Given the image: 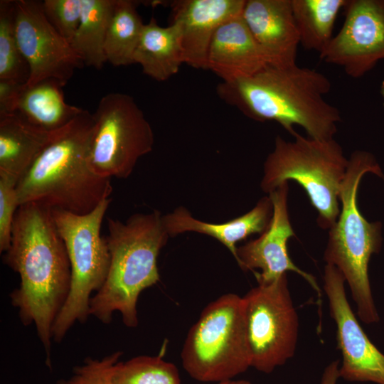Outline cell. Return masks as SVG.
<instances>
[{
    "mask_svg": "<svg viewBox=\"0 0 384 384\" xmlns=\"http://www.w3.org/2000/svg\"><path fill=\"white\" fill-rule=\"evenodd\" d=\"M65 85L55 79H46L31 86L25 85L14 112L48 132L63 128L83 110L65 101Z\"/></svg>",
    "mask_w": 384,
    "mask_h": 384,
    "instance_id": "cell-21",
    "label": "cell"
},
{
    "mask_svg": "<svg viewBox=\"0 0 384 384\" xmlns=\"http://www.w3.org/2000/svg\"><path fill=\"white\" fill-rule=\"evenodd\" d=\"M181 357L190 377L204 383L232 380L251 367L242 297L225 294L208 304L190 329Z\"/></svg>",
    "mask_w": 384,
    "mask_h": 384,
    "instance_id": "cell-7",
    "label": "cell"
},
{
    "mask_svg": "<svg viewBox=\"0 0 384 384\" xmlns=\"http://www.w3.org/2000/svg\"><path fill=\"white\" fill-rule=\"evenodd\" d=\"M242 16L267 64H297L299 36L292 0H245Z\"/></svg>",
    "mask_w": 384,
    "mask_h": 384,
    "instance_id": "cell-16",
    "label": "cell"
},
{
    "mask_svg": "<svg viewBox=\"0 0 384 384\" xmlns=\"http://www.w3.org/2000/svg\"><path fill=\"white\" fill-rule=\"evenodd\" d=\"M122 351H115L102 358L87 357L82 365L73 368V375L65 384H113L114 368Z\"/></svg>",
    "mask_w": 384,
    "mask_h": 384,
    "instance_id": "cell-28",
    "label": "cell"
},
{
    "mask_svg": "<svg viewBox=\"0 0 384 384\" xmlns=\"http://www.w3.org/2000/svg\"><path fill=\"white\" fill-rule=\"evenodd\" d=\"M107 228L109 271L90 299V315L109 324L117 311L126 326L134 328L139 323L138 298L159 282L157 259L169 235L156 210L133 214L125 222L108 218Z\"/></svg>",
    "mask_w": 384,
    "mask_h": 384,
    "instance_id": "cell-4",
    "label": "cell"
},
{
    "mask_svg": "<svg viewBox=\"0 0 384 384\" xmlns=\"http://www.w3.org/2000/svg\"><path fill=\"white\" fill-rule=\"evenodd\" d=\"M113 384H181L177 367L161 356H139L116 363Z\"/></svg>",
    "mask_w": 384,
    "mask_h": 384,
    "instance_id": "cell-25",
    "label": "cell"
},
{
    "mask_svg": "<svg viewBox=\"0 0 384 384\" xmlns=\"http://www.w3.org/2000/svg\"><path fill=\"white\" fill-rule=\"evenodd\" d=\"M25 85L15 80H0V114L15 112Z\"/></svg>",
    "mask_w": 384,
    "mask_h": 384,
    "instance_id": "cell-30",
    "label": "cell"
},
{
    "mask_svg": "<svg viewBox=\"0 0 384 384\" xmlns=\"http://www.w3.org/2000/svg\"><path fill=\"white\" fill-rule=\"evenodd\" d=\"M133 61L142 66L145 75L157 81L166 80L176 74L184 63L177 24L171 23L162 27L152 17L144 25Z\"/></svg>",
    "mask_w": 384,
    "mask_h": 384,
    "instance_id": "cell-20",
    "label": "cell"
},
{
    "mask_svg": "<svg viewBox=\"0 0 384 384\" xmlns=\"http://www.w3.org/2000/svg\"><path fill=\"white\" fill-rule=\"evenodd\" d=\"M110 198L86 214L51 209L70 264L71 287L68 297L53 327V341L60 343L76 322L84 324L90 315V299L105 282L110 255L102 223Z\"/></svg>",
    "mask_w": 384,
    "mask_h": 384,
    "instance_id": "cell-8",
    "label": "cell"
},
{
    "mask_svg": "<svg viewBox=\"0 0 384 384\" xmlns=\"http://www.w3.org/2000/svg\"><path fill=\"white\" fill-rule=\"evenodd\" d=\"M29 67L15 34V1H0V80L26 83Z\"/></svg>",
    "mask_w": 384,
    "mask_h": 384,
    "instance_id": "cell-26",
    "label": "cell"
},
{
    "mask_svg": "<svg viewBox=\"0 0 384 384\" xmlns=\"http://www.w3.org/2000/svg\"><path fill=\"white\" fill-rule=\"evenodd\" d=\"M288 191L285 182L269 193L273 210L268 226L259 238L237 247L235 259L243 270L255 272L258 283L270 282L294 272L307 281L320 298L321 289L314 277L296 266L287 251V241L295 235L287 209Z\"/></svg>",
    "mask_w": 384,
    "mask_h": 384,
    "instance_id": "cell-14",
    "label": "cell"
},
{
    "mask_svg": "<svg viewBox=\"0 0 384 384\" xmlns=\"http://www.w3.org/2000/svg\"><path fill=\"white\" fill-rule=\"evenodd\" d=\"M251 367L270 373L296 351L299 319L287 274L258 283L242 297Z\"/></svg>",
    "mask_w": 384,
    "mask_h": 384,
    "instance_id": "cell-10",
    "label": "cell"
},
{
    "mask_svg": "<svg viewBox=\"0 0 384 384\" xmlns=\"http://www.w3.org/2000/svg\"><path fill=\"white\" fill-rule=\"evenodd\" d=\"M215 384H252L250 381L247 380H228L219 383H215Z\"/></svg>",
    "mask_w": 384,
    "mask_h": 384,
    "instance_id": "cell-32",
    "label": "cell"
},
{
    "mask_svg": "<svg viewBox=\"0 0 384 384\" xmlns=\"http://www.w3.org/2000/svg\"><path fill=\"white\" fill-rule=\"evenodd\" d=\"M331 89L321 73L297 64L267 65L255 75L233 82H221L218 95L247 117L259 122L275 121L292 135L293 126L302 127L309 138L334 139L341 112L324 96Z\"/></svg>",
    "mask_w": 384,
    "mask_h": 384,
    "instance_id": "cell-2",
    "label": "cell"
},
{
    "mask_svg": "<svg viewBox=\"0 0 384 384\" xmlns=\"http://www.w3.org/2000/svg\"><path fill=\"white\" fill-rule=\"evenodd\" d=\"M137 4L135 1L116 0L104 44L107 62L114 66L134 63V54L144 25Z\"/></svg>",
    "mask_w": 384,
    "mask_h": 384,
    "instance_id": "cell-24",
    "label": "cell"
},
{
    "mask_svg": "<svg viewBox=\"0 0 384 384\" xmlns=\"http://www.w3.org/2000/svg\"><path fill=\"white\" fill-rule=\"evenodd\" d=\"M15 34L29 67L27 86L46 79L66 84L75 70L85 65L70 43L47 20L41 1H15Z\"/></svg>",
    "mask_w": 384,
    "mask_h": 384,
    "instance_id": "cell-11",
    "label": "cell"
},
{
    "mask_svg": "<svg viewBox=\"0 0 384 384\" xmlns=\"http://www.w3.org/2000/svg\"><path fill=\"white\" fill-rule=\"evenodd\" d=\"M3 261L20 277L11 303L23 325H34L50 368L53 327L71 287L68 252L50 208L35 203L19 206Z\"/></svg>",
    "mask_w": 384,
    "mask_h": 384,
    "instance_id": "cell-1",
    "label": "cell"
},
{
    "mask_svg": "<svg viewBox=\"0 0 384 384\" xmlns=\"http://www.w3.org/2000/svg\"><path fill=\"white\" fill-rule=\"evenodd\" d=\"M92 114L83 110L55 131L33 165L18 181V205L35 203L50 209L86 214L110 198V178L95 174L88 161Z\"/></svg>",
    "mask_w": 384,
    "mask_h": 384,
    "instance_id": "cell-3",
    "label": "cell"
},
{
    "mask_svg": "<svg viewBox=\"0 0 384 384\" xmlns=\"http://www.w3.org/2000/svg\"><path fill=\"white\" fill-rule=\"evenodd\" d=\"M272 210L270 198L265 196L251 210L226 223L216 224L199 220L182 206L163 215V223L169 237L186 232L205 234L220 241L235 257V244L252 234L263 233L270 223Z\"/></svg>",
    "mask_w": 384,
    "mask_h": 384,
    "instance_id": "cell-18",
    "label": "cell"
},
{
    "mask_svg": "<svg viewBox=\"0 0 384 384\" xmlns=\"http://www.w3.org/2000/svg\"><path fill=\"white\" fill-rule=\"evenodd\" d=\"M324 291L336 328L342 362L339 378L350 382L384 384V353L368 338L348 301L345 279L334 265L324 267Z\"/></svg>",
    "mask_w": 384,
    "mask_h": 384,
    "instance_id": "cell-12",
    "label": "cell"
},
{
    "mask_svg": "<svg viewBox=\"0 0 384 384\" xmlns=\"http://www.w3.org/2000/svg\"><path fill=\"white\" fill-rule=\"evenodd\" d=\"M93 117L88 161L101 177L127 178L138 160L152 151V128L134 98L124 93L103 96Z\"/></svg>",
    "mask_w": 384,
    "mask_h": 384,
    "instance_id": "cell-9",
    "label": "cell"
},
{
    "mask_svg": "<svg viewBox=\"0 0 384 384\" xmlns=\"http://www.w3.org/2000/svg\"><path fill=\"white\" fill-rule=\"evenodd\" d=\"M116 0H82L81 18L70 42L84 65L97 70L107 62L104 44Z\"/></svg>",
    "mask_w": 384,
    "mask_h": 384,
    "instance_id": "cell-22",
    "label": "cell"
},
{
    "mask_svg": "<svg viewBox=\"0 0 384 384\" xmlns=\"http://www.w3.org/2000/svg\"><path fill=\"white\" fill-rule=\"evenodd\" d=\"M245 0H176L170 4L171 21L179 28L184 63L207 70L212 38L225 21L241 14Z\"/></svg>",
    "mask_w": 384,
    "mask_h": 384,
    "instance_id": "cell-15",
    "label": "cell"
},
{
    "mask_svg": "<svg viewBox=\"0 0 384 384\" xmlns=\"http://www.w3.org/2000/svg\"><path fill=\"white\" fill-rule=\"evenodd\" d=\"M348 0H292V12L299 42L319 54L333 38L338 13Z\"/></svg>",
    "mask_w": 384,
    "mask_h": 384,
    "instance_id": "cell-23",
    "label": "cell"
},
{
    "mask_svg": "<svg viewBox=\"0 0 384 384\" xmlns=\"http://www.w3.org/2000/svg\"><path fill=\"white\" fill-rule=\"evenodd\" d=\"M343 9L341 28L319 57L359 78L384 60V0H348Z\"/></svg>",
    "mask_w": 384,
    "mask_h": 384,
    "instance_id": "cell-13",
    "label": "cell"
},
{
    "mask_svg": "<svg viewBox=\"0 0 384 384\" xmlns=\"http://www.w3.org/2000/svg\"><path fill=\"white\" fill-rule=\"evenodd\" d=\"M42 7L49 23L70 43L80 24L82 0H45Z\"/></svg>",
    "mask_w": 384,
    "mask_h": 384,
    "instance_id": "cell-27",
    "label": "cell"
},
{
    "mask_svg": "<svg viewBox=\"0 0 384 384\" xmlns=\"http://www.w3.org/2000/svg\"><path fill=\"white\" fill-rule=\"evenodd\" d=\"M339 361L338 360L330 363L324 370L321 384H336L339 378Z\"/></svg>",
    "mask_w": 384,
    "mask_h": 384,
    "instance_id": "cell-31",
    "label": "cell"
},
{
    "mask_svg": "<svg viewBox=\"0 0 384 384\" xmlns=\"http://www.w3.org/2000/svg\"><path fill=\"white\" fill-rule=\"evenodd\" d=\"M58 384H65V383H64V381H63V382H60Z\"/></svg>",
    "mask_w": 384,
    "mask_h": 384,
    "instance_id": "cell-33",
    "label": "cell"
},
{
    "mask_svg": "<svg viewBox=\"0 0 384 384\" xmlns=\"http://www.w3.org/2000/svg\"><path fill=\"white\" fill-rule=\"evenodd\" d=\"M267 65L242 14L217 29L208 50L207 70L218 76L222 82L250 77Z\"/></svg>",
    "mask_w": 384,
    "mask_h": 384,
    "instance_id": "cell-17",
    "label": "cell"
},
{
    "mask_svg": "<svg viewBox=\"0 0 384 384\" xmlns=\"http://www.w3.org/2000/svg\"><path fill=\"white\" fill-rule=\"evenodd\" d=\"M292 136V142L276 137L264 164L260 187L270 193L289 180L297 181L316 209L319 225L329 229L340 213L339 195L348 159L334 139L320 141L296 132Z\"/></svg>",
    "mask_w": 384,
    "mask_h": 384,
    "instance_id": "cell-6",
    "label": "cell"
},
{
    "mask_svg": "<svg viewBox=\"0 0 384 384\" xmlns=\"http://www.w3.org/2000/svg\"><path fill=\"white\" fill-rule=\"evenodd\" d=\"M18 181L0 174V252L10 246L14 217L19 207L16 186Z\"/></svg>",
    "mask_w": 384,
    "mask_h": 384,
    "instance_id": "cell-29",
    "label": "cell"
},
{
    "mask_svg": "<svg viewBox=\"0 0 384 384\" xmlns=\"http://www.w3.org/2000/svg\"><path fill=\"white\" fill-rule=\"evenodd\" d=\"M370 172L383 177L374 156L366 151L353 152L341 188V208L336 221L329 228L324 253L326 264L335 266L343 274L358 316L366 324L380 320L372 294L368 265L372 255L378 253L382 245L381 223L368 222L357 204L359 183L362 176Z\"/></svg>",
    "mask_w": 384,
    "mask_h": 384,
    "instance_id": "cell-5",
    "label": "cell"
},
{
    "mask_svg": "<svg viewBox=\"0 0 384 384\" xmlns=\"http://www.w3.org/2000/svg\"><path fill=\"white\" fill-rule=\"evenodd\" d=\"M55 132L38 128L16 112L1 113L0 174L18 181L48 145Z\"/></svg>",
    "mask_w": 384,
    "mask_h": 384,
    "instance_id": "cell-19",
    "label": "cell"
}]
</instances>
